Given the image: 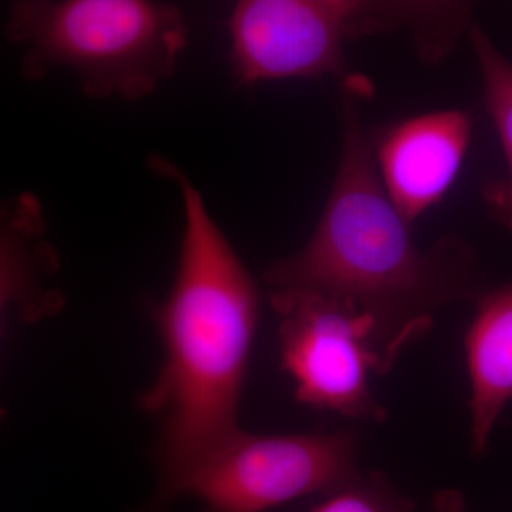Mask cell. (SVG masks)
Instances as JSON below:
<instances>
[{"mask_svg":"<svg viewBox=\"0 0 512 512\" xmlns=\"http://www.w3.org/2000/svg\"><path fill=\"white\" fill-rule=\"evenodd\" d=\"M150 165L177 185L184 210L174 284L153 311L163 365L140 400L158 421V501L168 504L195 468L242 431L239 404L259 293L187 174L163 157H151Z\"/></svg>","mask_w":512,"mask_h":512,"instance_id":"obj_1","label":"cell"},{"mask_svg":"<svg viewBox=\"0 0 512 512\" xmlns=\"http://www.w3.org/2000/svg\"><path fill=\"white\" fill-rule=\"evenodd\" d=\"M342 151L328 201L298 254L269 266L272 291H312L345 299L372 316L387 359L429 332L433 313L483 295L478 258L464 239L447 235L427 251L387 197L373 160L359 101L372 96L366 77L342 82Z\"/></svg>","mask_w":512,"mask_h":512,"instance_id":"obj_2","label":"cell"},{"mask_svg":"<svg viewBox=\"0 0 512 512\" xmlns=\"http://www.w3.org/2000/svg\"><path fill=\"white\" fill-rule=\"evenodd\" d=\"M467 2L244 0L229 18L231 63L241 86L350 73L346 43L409 33L424 62L440 63L471 28Z\"/></svg>","mask_w":512,"mask_h":512,"instance_id":"obj_3","label":"cell"},{"mask_svg":"<svg viewBox=\"0 0 512 512\" xmlns=\"http://www.w3.org/2000/svg\"><path fill=\"white\" fill-rule=\"evenodd\" d=\"M6 35L25 50L30 80L67 69L89 97L136 101L175 72L188 25L170 3L28 0L10 9Z\"/></svg>","mask_w":512,"mask_h":512,"instance_id":"obj_4","label":"cell"},{"mask_svg":"<svg viewBox=\"0 0 512 512\" xmlns=\"http://www.w3.org/2000/svg\"><path fill=\"white\" fill-rule=\"evenodd\" d=\"M271 303L281 318V363L295 382L296 399L350 419L386 420L370 375H384L393 365L372 316L345 299L298 289L272 291Z\"/></svg>","mask_w":512,"mask_h":512,"instance_id":"obj_5","label":"cell"},{"mask_svg":"<svg viewBox=\"0 0 512 512\" xmlns=\"http://www.w3.org/2000/svg\"><path fill=\"white\" fill-rule=\"evenodd\" d=\"M350 431L256 436L242 430L181 485L204 512H271L306 495H326L359 476Z\"/></svg>","mask_w":512,"mask_h":512,"instance_id":"obj_6","label":"cell"},{"mask_svg":"<svg viewBox=\"0 0 512 512\" xmlns=\"http://www.w3.org/2000/svg\"><path fill=\"white\" fill-rule=\"evenodd\" d=\"M473 134L463 110H439L393 124L372 138L380 183L389 200L413 225L439 204L456 183Z\"/></svg>","mask_w":512,"mask_h":512,"instance_id":"obj_7","label":"cell"},{"mask_svg":"<svg viewBox=\"0 0 512 512\" xmlns=\"http://www.w3.org/2000/svg\"><path fill=\"white\" fill-rule=\"evenodd\" d=\"M59 261L47 239L42 204L32 192L0 204V325L9 311L35 322L56 315ZM3 409L0 407V419Z\"/></svg>","mask_w":512,"mask_h":512,"instance_id":"obj_8","label":"cell"},{"mask_svg":"<svg viewBox=\"0 0 512 512\" xmlns=\"http://www.w3.org/2000/svg\"><path fill=\"white\" fill-rule=\"evenodd\" d=\"M464 338L471 397V444L483 454L512 400V279L484 291Z\"/></svg>","mask_w":512,"mask_h":512,"instance_id":"obj_9","label":"cell"},{"mask_svg":"<svg viewBox=\"0 0 512 512\" xmlns=\"http://www.w3.org/2000/svg\"><path fill=\"white\" fill-rule=\"evenodd\" d=\"M468 39L480 67L488 113L507 163V177L484 188V201L491 217L512 232V62L480 26H471Z\"/></svg>","mask_w":512,"mask_h":512,"instance_id":"obj_10","label":"cell"},{"mask_svg":"<svg viewBox=\"0 0 512 512\" xmlns=\"http://www.w3.org/2000/svg\"><path fill=\"white\" fill-rule=\"evenodd\" d=\"M309 512H416V504L384 474L372 471L360 473L338 490L323 495Z\"/></svg>","mask_w":512,"mask_h":512,"instance_id":"obj_11","label":"cell"},{"mask_svg":"<svg viewBox=\"0 0 512 512\" xmlns=\"http://www.w3.org/2000/svg\"><path fill=\"white\" fill-rule=\"evenodd\" d=\"M434 512H467L463 495L456 490H443L434 495Z\"/></svg>","mask_w":512,"mask_h":512,"instance_id":"obj_12","label":"cell"}]
</instances>
